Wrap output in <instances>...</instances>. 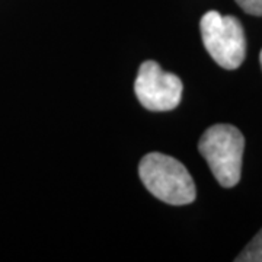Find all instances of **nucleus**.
<instances>
[{
	"mask_svg": "<svg viewBox=\"0 0 262 262\" xmlns=\"http://www.w3.org/2000/svg\"><path fill=\"white\" fill-rule=\"evenodd\" d=\"M139 175L144 187L158 200L170 206H187L196 196L194 179L187 168L172 156L153 151L139 165Z\"/></svg>",
	"mask_w": 262,
	"mask_h": 262,
	"instance_id": "1",
	"label": "nucleus"
},
{
	"mask_svg": "<svg viewBox=\"0 0 262 262\" xmlns=\"http://www.w3.org/2000/svg\"><path fill=\"white\" fill-rule=\"evenodd\" d=\"M198 150L222 187L233 188L239 184L242 175L245 137L236 127L215 124L207 128L200 139Z\"/></svg>",
	"mask_w": 262,
	"mask_h": 262,
	"instance_id": "2",
	"label": "nucleus"
},
{
	"mask_svg": "<svg viewBox=\"0 0 262 262\" xmlns=\"http://www.w3.org/2000/svg\"><path fill=\"white\" fill-rule=\"evenodd\" d=\"M207 53L220 67L236 70L246 57V35L241 20L232 15L210 10L200 20Z\"/></svg>",
	"mask_w": 262,
	"mask_h": 262,
	"instance_id": "3",
	"label": "nucleus"
},
{
	"mask_svg": "<svg viewBox=\"0 0 262 262\" xmlns=\"http://www.w3.org/2000/svg\"><path fill=\"white\" fill-rule=\"evenodd\" d=\"M182 82L178 76L162 70L156 61H144L134 82L139 102L149 111L163 113L175 110L182 98Z\"/></svg>",
	"mask_w": 262,
	"mask_h": 262,
	"instance_id": "4",
	"label": "nucleus"
},
{
	"mask_svg": "<svg viewBox=\"0 0 262 262\" xmlns=\"http://www.w3.org/2000/svg\"><path fill=\"white\" fill-rule=\"evenodd\" d=\"M236 262H262V229L256 233L249 244L246 245L239 256L234 259Z\"/></svg>",
	"mask_w": 262,
	"mask_h": 262,
	"instance_id": "5",
	"label": "nucleus"
},
{
	"mask_svg": "<svg viewBox=\"0 0 262 262\" xmlns=\"http://www.w3.org/2000/svg\"><path fill=\"white\" fill-rule=\"evenodd\" d=\"M239 8L253 16H262V0H234Z\"/></svg>",
	"mask_w": 262,
	"mask_h": 262,
	"instance_id": "6",
	"label": "nucleus"
},
{
	"mask_svg": "<svg viewBox=\"0 0 262 262\" xmlns=\"http://www.w3.org/2000/svg\"><path fill=\"white\" fill-rule=\"evenodd\" d=\"M259 61H261V67H262V50H261V54H259Z\"/></svg>",
	"mask_w": 262,
	"mask_h": 262,
	"instance_id": "7",
	"label": "nucleus"
}]
</instances>
